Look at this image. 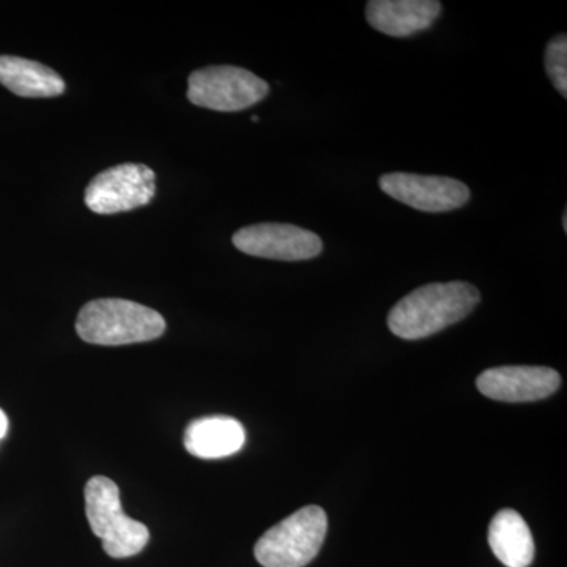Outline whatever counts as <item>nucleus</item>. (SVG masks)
Wrapping results in <instances>:
<instances>
[{
    "mask_svg": "<svg viewBox=\"0 0 567 567\" xmlns=\"http://www.w3.org/2000/svg\"><path fill=\"white\" fill-rule=\"evenodd\" d=\"M481 301L473 284L434 282L413 290L388 315L391 333L405 341H417L446 330L472 315Z\"/></svg>",
    "mask_w": 567,
    "mask_h": 567,
    "instance_id": "1",
    "label": "nucleus"
},
{
    "mask_svg": "<svg viewBox=\"0 0 567 567\" xmlns=\"http://www.w3.org/2000/svg\"><path fill=\"white\" fill-rule=\"evenodd\" d=\"M76 331L95 346H130L155 341L166 331V320L155 309L122 298L93 300L81 309Z\"/></svg>",
    "mask_w": 567,
    "mask_h": 567,
    "instance_id": "2",
    "label": "nucleus"
},
{
    "mask_svg": "<svg viewBox=\"0 0 567 567\" xmlns=\"http://www.w3.org/2000/svg\"><path fill=\"white\" fill-rule=\"evenodd\" d=\"M84 496L89 525L111 558L134 557L147 547L151 533L144 524L123 513L121 491L114 481L93 476L85 484Z\"/></svg>",
    "mask_w": 567,
    "mask_h": 567,
    "instance_id": "3",
    "label": "nucleus"
},
{
    "mask_svg": "<svg viewBox=\"0 0 567 567\" xmlns=\"http://www.w3.org/2000/svg\"><path fill=\"white\" fill-rule=\"evenodd\" d=\"M327 529L322 507H301L257 540L254 557L264 567H305L319 555Z\"/></svg>",
    "mask_w": 567,
    "mask_h": 567,
    "instance_id": "4",
    "label": "nucleus"
},
{
    "mask_svg": "<svg viewBox=\"0 0 567 567\" xmlns=\"http://www.w3.org/2000/svg\"><path fill=\"white\" fill-rule=\"evenodd\" d=\"M270 92L267 81L240 66H207L188 78V100L196 106L218 112L248 110Z\"/></svg>",
    "mask_w": 567,
    "mask_h": 567,
    "instance_id": "5",
    "label": "nucleus"
},
{
    "mask_svg": "<svg viewBox=\"0 0 567 567\" xmlns=\"http://www.w3.org/2000/svg\"><path fill=\"white\" fill-rule=\"evenodd\" d=\"M156 175L145 164H121L103 171L85 188L84 203L99 215L132 212L151 204Z\"/></svg>",
    "mask_w": 567,
    "mask_h": 567,
    "instance_id": "6",
    "label": "nucleus"
},
{
    "mask_svg": "<svg viewBox=\"0 0 567 567\" xmlns=\"http://www.w3.org/2000/svg\"><path fill=\"white\" fill-rule=\"evenodd\" d=\"M233 244L238 251L262 259L300 262L323 252V241L311 230L293 224L260 223L237 230Z\"/></svg>",
    "mask_w": 567,
    "mask_h": 567,
    "instance_id": "7",
    "label": "nucleus"
},
{
    "mask_svg": "<svg viewBox=\"0 0 567 567\" xmlns=\"http://www.w3.org/2000/svg\"><path fill=\"white\" fill-rule=\"evenodd\" d=\"M380 189L398 203L425 213H445L464 207L472 193L456 178L409 173L380 177Z\"/></svg>",
    "mask_w": 567,
    "mask_h": 567,
    "instance_id": "8",
    "label": "nucleus"
},
{
    "mask_svg": "<svg viewBox=\"0 0 567 567\" xmlns=\"http://www.w3.org/2000/svg\"><path fill=\"white\" fill-rule=\"evenodd\" d=\"M477 390L492 401L535 402L557 393L561 377L544 365H502L477 377Z\"/></svg>",
    "mask_w": 567,
    "mask_h": 567,
    "instance_id": "9",
    "label": "nucleus"
},
{
    "mask_svg": "<svg viewBox=\"0 0 567 567\" xmlns=\"http://www.w3.org/2000/svg\"><path fill=\"white\" fill-rule=\"evenodd\" d=\"M440 13L442 3L439 0H371L365 7L369 24L395 39L427 31Z\"/></svg>",
    "mask_w": 567,
    "mask_h": 567,
    "instance_id": "10",
    "label": "nucleus"
},
{
    "mask_svg": "<svg viewBox=\"0 0 567 567\" xmlns=\"http://www.w3.org/2000/svg\"><path fill=\"white\" fill-rule=\"evenodd\" d=\"M183 443L192 456L215 461L237 454L245 446L246 432L235 417H200L186 427Z\"/></svg>",
    "mask_w": 567,
    "mask_h": 567,
    "instance_id": "11",
    "label": "nucleus"
},
{
    "mask_svg": "<svg viewBox=\"0 0 567 567\" xmlns=\"http://www.w3.org/2000/svg\"><path fill=\"white\" fill-rule=\"evenodd\" d=\"M0 84L22 99H52L66 89L50 66L14 55H0Z\"/></svg>",
    "mask_w": 567,
    "mask_h": 567,
    "instance_id": "12",
    "label": "nucleus"
},
{
    "mask_svg": "<svg viewBox=\"0 0 567 567\" xmlns=\"http://www.w3.org/2000/svg\"><path fill=\"white\" fill-rule=\"evenodd\" d=\"M488 546L506 567H528L535 559V540L527 522L514 509L496 513L488 527Z\"/></svg>",
    "mask_w": 567,
    "mask_h": 567,
    "instance_id": "13",
    "label": "nucleus"
},
{
    "mask_svg": "<svg viewBox=\"0 0 567 567\" xmlns=\"http://www.w3.org/2000/svg\"><path fill=\"white\" fill-rule=\"evenodd\" d=\"M546 73L554 82L555 89L567 99V37L566 33L555 37L546 48Z\"/></svg>",
    "mask_w": 567,
    "mask_h": 567,
    "instance_id": "14",
    "label": "nucleus"
},
{
    "mask_svg": "<svg viewBox=\"0 0 567 567\" xmlns=\"http://www.w3.org/2000/svg\"><path fill=\"white\" fill-rule=\"evenodd\" d=\"M7 432H9V417H7L3 410L0 409V440L7 435Z\"/></svg>",
    "mask_w": 567,
    "mask_h": 567,
    "instance_id": "15",
    "label": "nucleus"
},
{
    "mask_svg": "<svg viewBox=\"0 0 567 567\" xmlns=\"http://www.w3.org/2000/svg\"><path fill=\"white\" fill-rule=\"evenodd\" d=\"M563 229H565V233H567V213L565 212V215H563Z\"/></svg>",
    "mask_w": 567,
    "mask_h": 567,
    "instance_id": "16",
    "label": "nucleus"
}]
</instances>
